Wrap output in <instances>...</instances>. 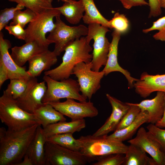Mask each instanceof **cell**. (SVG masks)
I'll return each mask as SVG.
<instances>
[{"label": "cell", "instance_id": "1", "mask_svg": "<svg viewBox=\"0 0 165 165\" xmlns=\"http://www.w3.org/2000/svg\"><path fill=\"white\" fill-rule=\"evenodd\" d=\"M39 125L18 131L0 128V165H17L22 161Z\"/></svg>", "mask_w": 165, "mask_h": 165}, {"label": "cell", "instance_id": "2", "mask_svg": "<svg viewBox=\"0 0 165 165\" xmlns=\"http://www.w3.org/2000/svg\"><path fill=\"white\" fill-rule=\"evenodd\" d=\"M86 36L77 39L65 49L61 63L57 67L44 72L52 79L61 81L69 78L75 66L81 62H91L93 48Z\"/></svg>", "mask_w": 165, "mask_h": 165}, {"label": "cell", "instance_id": "3", "mask_svg": "<svg viewBox=\"0 0 165 165\" xmlns=\"http://www.w3.org/2000/svg\"><path fill=\"white\" fill-rule=\"evenodd\" d=\"M0 119L8 129L11 130H20L36 124L41 125V122L34 114L22 109L16 100L4 90L0 97Z\"/></svg>", "mask_w": 165, "mask_h": 165}, {"label": "cell", "instance_id": "4", "mask_svg": "<svg viewBox=\"0 0 165 165\" xmlns=\"http://www.w3.org/2000/svg\"><path fill=\"white\" fill-rule=\"evenodd\" d=\"M79 139L82 143L79 152L88 162L96 160L98 157L114 153L125 154L128 146L123 142L107 138L106 135L81 136Z\"/></svg>", "mask_w": 165, "mask_h": 165}, {"label": "cell", "instance_id": "5", "mask_svg": "<svg viewBox=\"0 0 165 165\" xmlns=\"http://www.w3.org/2000/svg\"><path fill=\"white\" fill-rule=\"evenodd\" d=\"M43 79L47 87L42 100L43 103L59 101L62 98L73 99L82 102L86 101L87 99L79 93L77 81L70 78L57 81L45 75Z\"/></svg>", "mask_w": 165, "mask_h": 165}, {"label": "cell", "instance_id": "6", "mask_svg": "<svg viewBox=\"0 0 165 165\" xmlns=\"http://www.w3.org/2000/svg\"><path fill=\"white\" fill-rule=\"evenodd\" d=\"M60 15L55 17V27L47 37L52 43L55 44L53 51L57 56L74 41L86 36L88 33V28L83 25H67L61 20Z\"/></svg>", "mask_w": 165, "mask_h": 165}, {"label": "cell", "instance_id": "7", "mask_svg": "<svg viewBox=\"0 0 165 165\" xmlns=\"http://www.w3.org/2000/svg\"><path fill=\"white\" fill-rule=\"evenodd\" d=\"M88 28L87 40L89 42L92 39L94 41L92 69L99 72L107 62L111 43L106 37V34L110 30L108 28L97 23L89 24Z\"/></svg>", "mask_w": 165, "mask_h": 165}, {"label": "cell", "instance_id": "8", "mask_svg": "<svg viewBox=\"0 0 165 165\" xmlns=\"http://www.w3.org/2000/svg\"><path fill=\"white\" fill-rule=\"evenodd\" d=\"M61 14L56 7H53L37 15L25 29V42L35 41L48 48L52 43L46 37V34L51 31L55 27L54 18Z\"/></svg>", "mask_w": 165, "mask_h": 165}, {"label": "cell", "instance_id": "9", "mask_svg": "<svg viewBox=\"0 0 165 165\" xmlns=\"http://www.w3.org/2000/svg\"><path fill=\"white\" fill-rule=\"evenodd\" d=\"M3 33L0 32V88L8 79H29L31 77L26 71L25 67L18 65L9 52L11 47L10 41L5 39Z\"/></svg>", "mask_w": 165, "mask_h": 165}, {"label": "cell", "instance_id": "10", "mask_svg": "<svg viewBox=\"0 0 165 165\" xmlns=\"http://www.w3.org/2000/svg\"><path fill=\"white\" fill-rule=\"evenodd\" d=\"M92 68L91 61L81 62L75 66L72 73L77 78L82 94L89 100L101 88V81L105 75L103 70L96 72Z\"/></svg>", "mask_w": 165, "mask_h": 165}, {"label": "cell", "instance_id": "11", "mask_svg": "<svg viewBox=\"0 0 165 165\" xmlns=\"http://www.w3.org/2000/svg\"><path fill=\"white\" fill-rule=\"evenodd\" d=\"M46 165H84L88 162L80 152L73 151L46 141L44 146Z\"/></svg>", "mask_w": 165, "mask_h": 165}, {"label": "cell", "instance_id": "12", "mask_svg": "<svg viewBox=\"0 0 165 165\" xmlns=\"http://www.w3.org/2000/svg\"><path fill=\"white\" fill-rule=\"evenodd\" d=\"M45 104L51 105L63 115L71 118L72 120L86 117L93 118L97 116L98 113V110L90 101L78 102L74 99L68 98L62 102L59 101Z\"/></svg>", "mask_w": 165, "mask_h": 165}, {"label": "cell", "instance_id": "13", "mask_svg": "<svg viewBox=\"0 0 165 165\" xmlns=\"http://www.w3.org/2000/svg\"><path fill=\"white\" fill-rule=\"evenodd\" d=\"M47 88L44 81L38 82L36 77H31L24 93L16 100L17 105L25 111L34 114L37 109L43 105L42 100Z\"/></svg>", "mask_w": 165, "mask_h": 165}, {"label": "cell", "instance_id": "14", "mask_svg": "<svg viewBox=\"0 0 165 165\" xmlns=\"http://www.w3.org/2000/svg\"><path fill=\"white\" fill-rule=\"evenodd\" d=\"M128 142L142 148L150 155L157 165H164L165 155L161 149L160 145L144 127L139 128L135 137L129 140Z\"/></svg>", "mask_w": 165, "mask_h": 165}, {"label": "cell", "instance_id": "15", "mask_svg": "<svg viewBox=\"0 0 165 165\" xmlns=\"http://www.w3.org/2000/svg\"><path fill=\"white\" fill-rule=\"evenodd\" d=\"M106 96L111 105L112 112L105 123L92 135L94 136L107 135L111 132L115 131L130 108L126 102L123 103L108 94H106Z\"/></svg>", "mask_w": 165, "mask_h": 165}, {"label": "cell", "instance_id": "16", "mask_svg": "<svg viewBox=\"0 0 165 165\" xmlns=\"http://www.w3.org/2000/svg\"><path fill=\"white\" fill-rule=\"evenodd\" d=\"M121 34L115 30H114L112 32V39L110 44L107 62L102 70L105 76L114 72H120L127 79L128 88H130L133 87L134 83L138 79L132 77L130 73L127 70L121 67L118 63L117 58L118 46Z\"/></svg>", "mask_w": 165, "mask_h": 165}, {"label": "cell", "instance_id": "17", "mask_svg": "<svg viewBox=\"0 0 165 165\" xmlns=\"http://www.w3.org/2000/svg\"><path fill=\"white\" fill-rule=\"evenodd\" d=\"M133 87L135 92L144 98L155 91L165 93V74L153 75L144 72L134 83Z\"/></svg>", "mask_w": 165, "mask_h": 165}, {"label": "cell", "instance_id": "18", "mask_svg": "<svg viewBox=\"0 0 165 165\" xmlns=\"http://www.w3.org/2000/svg\"><path fill=\"white\" fill-rule=\"evenodd\" d=\"M165 93L157 92L156 96L151 99H147L139 103H135L141 111H146L148 114L147 123L155 124L162 118L165 108Z\"/></svg>", "mask_w": 165, "mask_h": 165}, {"label": "cell", "instance_id": "19", "mask_svg": "<svg viewBox=\"0 0 165 165\" xmlns=\"http://www.w3.org/2000/svg\"><path fill=\"white\" fill-rule=\"evenodd\" d=\"M20 46H15L11 49V56L15 63L22 67L27 61L35 56L48 50L35 41H31Z\"/></svg>", "mask_w": 165, "mask_h": 165}, {"label": "cell", "instance_id": "20", "mask_svg": "<svg viewBox=\"0 0 165 165\" xmlns=\"http://www.w3.org/2000/svg\"><path fill=\"white\" fill-rule=\"evenodd\" d=\"M57 57L53 51L49 50L35 56L28 61V73L32 77L40 75L57 63Z\"/></svg>", "mask_w": 165, "mask_h": 165}, {"label": "cell", "instance_id": "21", "mask_svg": "<svg viewBox=\"0 0 165 165\" xmlns=\"http://www.w3.org/2000/svg\"><path fill=\"white\" fill-rule=\"evenodd\" d=\"M41 126H38L26 153L31 161L33 165H46L44 146L46 138Z\"/></svg>", "mask_w": 165, "mask_h": 165}, {"label": "cell", "instance_id": "22", "mask_svg": "<svg viewBox=\"0 0 165 165\" xmlns=\"http://www.w3.org/2000/svg\"><path fill=\"white\" fill-rule=\"evenodd\" d=\"M85 120H72L69 122L60 121L50 124L42 128L45 137L47 138L54 135L70 133L73 134L80 131L85 127Z\"/></svg>", "mask_w": 165, "mask_h": 165}, {"label": "cell", "instance_id": "23", "mask_svg": "<svg viewBox=\"0 0 165 165\" xmlns=\"http://www.w3.org/2000/svg\"><path fill=\"white\" fill-rule=\"evenodd\" d=\"M70 24H76L82 19L85 8L82 0H67L63 5L56 7Z\"/></svg>", "mask_w": 165, "mask_h": 165}, {"label": "cell", "instance_id": "24", "mask_svg": "<svg viewBox=\"0 0 165 165\" xmlns=\"http://www.w3.org/2000/svg\"><path fill=\"white\" fill-rule=\"evenodd\" d=\"M148 119L147 112L141 111L135 120L130 125L123 129L116 130L112 134L106 135V137L108 139L121 142L130 139L141 125L147 123Z\"/></svg>", "mask_w": 165, "mask_h": 165}, {"label": "cell", "instance_id": "25", "mask_svg": "<svg viewBox=\"0 0 165 165\" xmlns=\"http://www.w3.org/2000/svg\"><path fill=\"white\" fill-rule=\"evenodd\" d=\"M123 165H157L152 158L148 157L146 152L138 146L132 144L128 146L125 154Z\"/></svg>", "mask_w": 165, "mask_h": 165}, {"label": "cell", "instance_id": "26", "mask_svg": "<svg viewBox=\"0 0 165 165\" xmlns=\"http://www.w3.org/2000/svg\"><path fill=\"white\" fill-rule=\"evenodd\" d=\"M34 114L41 122L42 128L50 124L66 120L64 115L49 104L43 103Z\"/></svg>", "mask_w": 165, "mask_h": 165}, {"label": "cell", "instance_id": "27", "mask_svg": "<svg viewBox=\"0 0 165 165\" xmlns=\"http://www.w3.org/2000/svg\"><path fill=\"white\" fill-rule=\"evenodd\" d=\"M85 8V14L82 20L84 23L89 24L97 23L110 28L109 20L100 13L94 0H82Z\"/></svg>", "mask_w": 165, "mask_h": 165}, {"label": "cell", "instance_id": "28", "mask_svg": "<svg viewBox=\"0 0 165 165\" xmlns=\"http://www.w3.org/2000/svg\"><path fill=\"white\" fill-rule=\"evenodd\" d=\"M72 134L68 133L54 135L46 138V140L69 150L79 152L82 147V142L79 138L75 139Z\"/></svg>", "mask_w": 165, "mask_h": 165}, {"label": "cell", "instance_id": "29", "mask_svg": "<svg viewBox=\"0 0 165 165\" xmlns=\"http://www.w3.org/2000/svg\"><path fill=\"white\" fill-rule=\"evenodd\" d=\"M9 2H15L23 5L38 15L53 8V0H8Z\"/></svg>", "mask_w": 165, "mask_h": 165}, {"label": "cell", "instance_id": "30", "mask_svg": "<svg viewBox=\"0 0 165 165\" xmlns=\"http://www.w3.org/2000/svg\"><path fill=\"white\" fill-rule=\"evenodd\" d=\"M30 79H11L7 88L4 91L13 99L16 100L21 97L26 91Z\"/></svg>", "mask_w": 165, "mask_h": 165}, {"label": "cell", "instance_id": "31", "mask_svg": "<svg viewBox=\"0 0 165 165\" xmlns=\"http://www.w3.org/2000/svg\"><path fill=\"white\" fill-rule=\"evenodd\" d=\"M37 15L34 11L28 8L24 11L18 10L16 11L14 16L9 25L19 24L24 28L27 24L33 21Z\"/></svg>", "mask_w": 165, "mask_h": 165}, {"label": "cell", "instance_id": "32", "mask_svg": "<svg viewBox=\"0 0 165 165\" xmlns=\"http://www.w3.org/2000/svg\"><path fill=\"white\" fill-rule=\"evenodd\" d=\"M126 103L130 105V108L123 117L115 130L123 129L131 124L141 111L140 108L135 103Z\"/></svg>", "mask_w": 165, "mask_h": 165}, {"label": "cell", "instance_id": "33", "mask_svg": "<svg viewBox=\"0 0 165 165\" xmlns=\"http://www.w3.org/2000/svg\"><path fill=\"white\" fill-rule=\"evenodd\" d=\"M110 28H114L121 34L127 32L129 28V21L125 15L116 12L109 20Z\"/></svg>", "mask_w": 165, "mask_h": 165}, {"label": "cell", "instance_id": "34", "mask_svg": "<svg viewBox=\"0 0 165 165\" xmlns=\"http://www.w3.org/2000/svg\"><path fill=\"white\" fill-rule=\"evenodd\" d=\"M125 154L120 153H111L101 156L96 160L97 161L93 165H121L125 159Z\"/></svg>", "mask_w": 165, "mask_h": 165}, {"label": "cell", "instance_id": "35", "mask_svg": "<svg viewBox=\"0 0 165 165\" xmlns=\"http://www.w3.org/2000/svg\"><path fill=\"white\" fill-rule=\"evenodd\" d=\"M155 30L158 31L153 35V38L156 40L165 41V16L153 22L151 27L143 29L142 32L147 33Z\"/></svg>", "mask_w": 165, "mask_h": 165}, {"label": "cell", "instance_id": "36", "mask_svg": "<svg viewBox=\"0 0 165 165\" xmlns=\"http://www.w3.org/2000/svg\"><path fill=\"white\" fill-rule=\"evenodd\" d=\"M24 6L20 4H17L16 7L6 8L1 10L0 13V31L7 25L9 22L12 20L16 11L22 10Z\"/></svg>", "mask_w": 165, "mask_h": 165}, {"label": "cell", "instance_id": "37", "mask_svg": "<svg viewBox=\"0 0 165 165\" xmlns=\"http://www.w3.org/2000/svg\"><path fill=\"white\" fill-rule=\"evenodd\" d=\"M147 129L160 145L161 149L165 155V129H162L155 124L150 123Z\"/></svg>", "mask_w": 165, "mask_h": 165}, {"label": "cell", "instance_id": "38", "mask_svg": "<svg viewBox=\"0 0 165 165\" xmlns=\"http://www.w3.org/2000/svg\"><path fill=\"white\" fill-rule=\"evenodd\" d=\"M5 28L9 34L14 35L17 38L25 40L26 31L19 24L7 25Z\"/></svg>", "mask_w": 165, "mask_h": 165}, {"label": "cell", "instance_id": "39", "mask_svg": "<svg viewBox=\"0 0 165 165\" xmlns=\"http://www.w3.org/2000/svg\"><path fill=\"white\" fill-rule=\"evenodd\" d=\"M150 12L148 18L157 17L162 13L160 0H148Z\"/></svg>", "mask_w": 165, "mask_h": 165}, {"label": "cell", "instance_id": "40", "mask_svg": "<svg viewBox=\"0 0 165 165\" xmlns=\"http://www.w3.org/2000/svg\"><path fill=\"white\" fill-rule=\"evenodd\" d=\"M126 9H130L134 6L148 5L145 0H119Z\"/></svg>", "mask_w": 165, "mask_h": 165}, {"label": "cell", "instance_id": "41", "mask_svg": "<svg viewBox=\"0 0 165 165\" xmlns=\"http://www.w3.org/2000/svg\"><path fill=\"white\" fill-rule=\"evenodd\" d=\"M17 165H33V163L26 154H25L24 160L18 163Z\"/></svg>", "mask_w": 165, "mask_h": 165}, {"label": "cell", "instance_id": "42", "mask_svg": "<svg viewBox=\"0 0 165 165\" xmlns=\"http://www.w3.org/2000/svg\"><path fill=\"white\" fill-rule=\"evenodd\" d=\"M156 126L162 128H165V105L163 116L161 119L155 124Z\"/></svg>", "mask_w": 165, "mask_h": 165}, {"label": "cell", "instance_id": "43", "mask_svg": "<svg viewBox=\"0 0 165 165\" xmlns=\"http://www.w3.org/2000/svg\"><path fill=\"white\" fill-rule=\"evenodd\" d=\"M160 5L162 8L165 9V0H160Z\"/></svg>", "mask_w": 165, "mask_h": 165}, {"label": "cell", "instance_id": "44", "mask_svg": "<svg viewBox=\"0 0 165 165\" xmlns=\"http://www.w3.org/2000/svg\"><path fill=\"white\" fill-rule=\"evenodd\" d=\"M59 2L60 1H61L62 2H64L67 1V0H57Z\"/></svg>", "mask_w": 165, "mask_h": 165}, {"label": "cell", "instance_id": "45", "mask_svg": "<svg viewBox=\"0 0 165 165\" xmlns=\"http://www.w3.org/2000/svg\"><path fill=\"white\" fill-rule=\"evenodd\" d=\"M164 165H165V163H164Z\"/></svg>", "mask_w": 165, "mask_h": 165}]
</instances>
